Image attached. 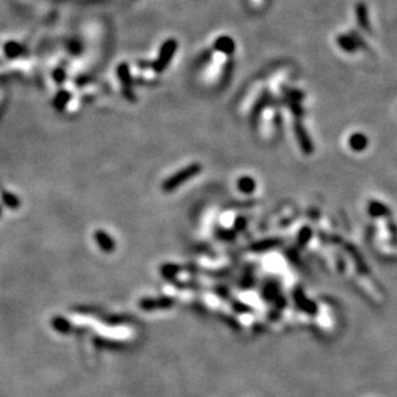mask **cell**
I'll return each mask as SVG.
<instances>
[{
	"label": "cell",
	"mask_w": 397,
	"mask_h": 397,
	"mask_svg": "<svg viewBox=\"0 0 397 397\" xmlns=\"http://www.w3.org/2000/svg\"><path fill=\"white\" fill-rule=\"evenodd\" d=\"M369 208H370V213L374 214V216H383V214H386L387 213V210H384L387 209V208L384 207V205L379 204V203H372Z\"/></svg>",
	"instance_id": "10"
},
{
	"label": "cell",
	"mask_w": 397,
	"mask_h": 397,
	"mask_svg": "<svg viewBox=\"0 0 397 397\" xmlns=\"http://www.w3.org/2000/svg\"><path fill=\"white\" fill-rule=\"evenodd\" d=\"M297 303H298V306L301 307L302 309H304L307 313H311V315H313V313L316 312L315 304L312 303V302L307 301L306 298H304L302 294H301V298H297Z\"/></svg>",
	"instance_id": "9"
},
{
	"label": "cell",
	"mask_w": 397,
	"mask_h": 397,
	"mask_svg": "<svg viewBox=\"0 0 397 397\" xmlns=\"http://www.w3.org/2000/svg\"><path fill=\"white\" fill-rule=\"evenodd\" d=\"M200 169H202V167H200L198 164H193V165H190V167H187V168H184L183 170H181V172H178V173H176L174 176L170 177V178L168 179L164 184H163V188H164V191H167V192H170V191L176 190L179 184H182L183 182L188 181L191 177L196 176V174L200 172Z\"/></svg>",
	"instance_id": "1"
},
{
	"label": "cell",
	"mask_w": 397,
	"mask_h": 397,
	"mask_svg": "<svg viewBox=\"0 0 397 397\" xmlns=\"http://www.w3.org/2000/svg\"><path fill=\"white\" fill-rule=\"evenodd\" d=\"M176 49H177L176 40L170 39L164 43V46L162 47V51H160L159 58H157V61L155 62L156 70L163 71L165 67H167L168 63H169L170 60H172V57H173Z\"/></svg>",
	"instance_id": "2"
},
{
	"label": "cell",
	"mask_w": 397,
	"mask_h": 397,
	"mask_svg": "<svg viewBox=\"0 0 397 397\" xmlns=\"http://www.w3.org/2000/svg\"><path fill=\"white\" fill-rule=\"evenodd\" d=\"M348 143H349V146H351L352 150L363 151V150H365L366 145H368V138H366L364 134L356 133V134H353V136H351Z\"/></svg>",
	"instance_id": "5"
},
{
	"label": "cell",
	"mask_w": 397,
	"mask_h": 397,
	"mask_svg": "<svg viewBox=\"0 0 397 397\" xmlns=\"http://www.w3.org/2000/svg\"><path fill=\"white\" fill-rule=\"evenodd\" d=\"M119 76L122 79L125 94H127V97H131V76H129V71H128V67L125 65H122L119 67Z\"/></svg>",
	"instance_id": "7"
},
{
	"label": "cell",
	"mask_w": 397,
	"mask_h": 397,
	"mask_svg": "<svg viewBox=\"0 0 397 397\" xmlns=\"http://www.w3.org/2000/svg\"><path fill=\"white\" fill-rule=\"evenodd\" d=\"M216 48L218 49L219 52H223V53L226 54H231L235 51V43H233V40L231 39V37L221 36L216 42Z\"/></svg>",
	"instance_id": "4"
},
{
	"label": "cell",
	"mask_w": 397,
	"mask_h": 397,
	"mask_svg": "<svg viewBox=\"0 0 397 397\" xmlns=\"http://www.w3.org/2000/svg\"><path fill=\"white\" fill-rule=\"evenodd\" d=\"M295 133H297L298 141L301 143L302 148H303L304 152H311L312 151V143L309 142V138L307 137V133L304 132V129L302 128V125H299L297 123L295 124Z\"/></svg>",
	"instance_id": "3"
},
{
	"label": "cell",
	"mask_w": 397,
	"mask_h": 397,
	"mask_svg": "<svg viewBox=\"0 0 397 397\" xmlns=\"http://www.w3.org/2000/svg\"><path fill=\"white\" fill-rule=\"evenodd\" d=\"M96 239L99 247L103 249V252H112L113 241L111 240V237L107 235V233L102 232V231H97Z\"/></svg>",
	"instance_id": "6"
},
{
	"label": "cell",
	"mask_w": 397,
	"mask_h": 397,
	"mask_svg": "<svg viewBox=\"0 0 397 397\" xmlns=\"http://www.w3.org/2000/svg\"><path fill=\"white\" fill-rule=\"evenodd\" d=\"M237 187L239 190L243 191L245 193H250L254 191L255 188V182L253 181L250 177H243V178L239 179L237 182Z\"/></svg>",
	"instance_id": "8"
},
{
	"label": "cell",
	"mask_w": 397,
	"mask_h": 397,
	"mask_svg": "<svg viewBox=\"0 0 397 397\" xmlns=\"http://www.w3.org/2000/svg\"><path fill=\"white\" fill-rule=\"evenodd\" d=\"M358 17H359V22L363 27H366L368 26V14H366V9L364 6H359L358 8Z\"/></svg>",
	"instance_id": "11"
}]
</instances>
